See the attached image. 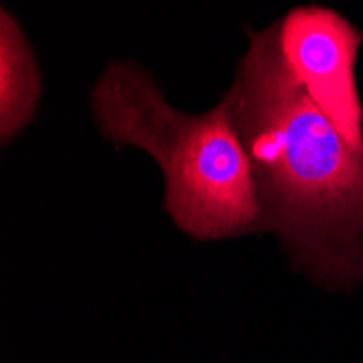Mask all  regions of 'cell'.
Segmentation results:
<instances>
[{
  "instance_id": "6da1fadb",
  "label": "cell",
  "mask_w": 363,
  "mask_h": 363,
  "mask_svg": "<svg viewBox=\"0 0 363 363\" xmlns=\"http://www.w3.org/2000/svg\"><path fill=\"white\" fill-rule=\"evenodd\" d=\"M248 35L222 103L252 163L263 230H277L318 279L363 281V150L291 74L279 22Z\"/></svg>"
},
{
  "instance_id": "7a4b0ae2",
  "label": "cell",
  "mask_w": 363,
  "mask_h": 363,
  "mask_svg": "<svg viewBox=\"0 0 363 363\" xmlns=\"http://www.w3.org/2000/svg\"><path fill=\"white\" fill-rule=\"evenodd\" d=\"M91 109L107 138L161 163L166 209L183 233L211 242L263 230L252 163L224 103L181 113L144 70L116 61L96 83Z\"/></svg>"
},
{
  "instance_id": "3957f363",
  "label": "cell",
  "mask_w": 363,
  "mask_h": 363,
  "mask_svg": "<svg viewBox=\"0 0 363 363\" xmlns=\"http://www.w3.org/2000/svg\"><path fill=\"white\" fill-rule=\"evenodd\" d=\"M279 38L296 81L342 138L363 150V105L354 77L363 33L337 11L309 5L279 22Z\"/></svg>"
},
{
  "instance_id": "277c9868",
  "label": "cell",
  "mask_w": 363,
  "mask_h": 363,
  "mask_svg": "<svg viewBox=\"0 0 363 363\" xmlns=\"http://www.w3.org/2000/svg\"><path fill=\"white\" fill-rule=\"evenodd\" d=\"M40 74L33 50L9 11L0 13V135H18L35 116Z\"/></svg>"
}]
</instances>
